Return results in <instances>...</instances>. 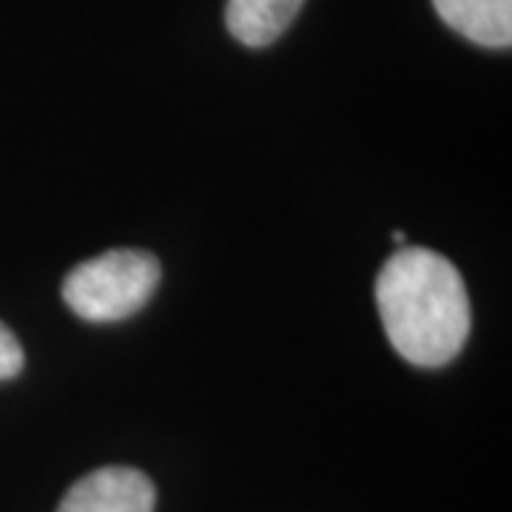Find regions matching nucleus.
Wrapping results in <instances>:
<instances>
[{
  "instance_id": "obj_1",
  "label": "nucleus",
  "mask_w": 512,
  "mask_h": 512,
  "mask_svg": "<svg viewBox=\"0 0 512 512\" xmlns=\"http://www.w3.org/2000/svg\"><path fill=\"white\" fill-rule=\"evenodd\" d=\"M376 305L393 350L416 367L453 362L470 336V296L447 256L404 245L376 279Z\"/></svg>"
},
{
  "instance_id": "obj_2",
  "label": "nucleus",
  "mask_w": 512,
  "mask_h": 512,
  "mask_svg": "<svg viewBox=\"0 0 512 512\" xmlns=\"http://www.w3.org/2000/svg\"><path fill=\"white\" fill-rule=\"evenodd\" d=\"M160 279L157 256L140 248H114L69 271L63 302L86 322H120L146 305Z\"/></svg>"
},
{
  "instance_id": "obj_3",
  "label": "nucleus",
  "mask_w": 512,
  "mask_h": 512,
  "mask_svg": "<svg viewBox=\"0 0 512 512\" xmlns=\"http://www.w3.org/2000/svg\"><path fill=\"white\" fill-rule=\"evenodd\" d=\"M157 490L134 467H103L63 495L57 512H154Z\"/></svg>"
},
{
  "instance_id": "obj_4",
  "label": "nucleus",
  "mask_w": 512,
  "mask_h": 512,
  "mask_svg": "<svg viewBox=\"0 0 512 512\" xmlns=\"http://www.w3.org/2000/svg\"><path fill=\"white\" fill-rule=\"evenodd\" d=\"M439 18L487 49H510L512 0H433Z\"/></svg>"
},
{
  "instance_id": "obj_5",
  "label": "nucleus",
  "mask_w": 512,
  "mask_h": 512,
  "mask_svg": "<svg viewBox=\"0 0 512 512\" xmlns=\"http://www.w3.org/2000/svg\"><path fill=\"white\" fill-rule=\"evenodd\" d=\"M305 0H228L225 26L245 46H271L293 18L299 15Z\"/></svg>"
},
{
  "instance_id": "obj_6",
  "label": "nucleus",
  "mask_w": 512,
  "mask_h": 512,
  "mask_svg": "<svg viewBox=\"0 0 512 512\" xmlns=\"http://www.w3.org/2000/svg\"><path fill=\"white\" fill-rule=\"evenodd\" d=\"M23 362H26V356H23L18 336L0 322V382L15 379L23 370Z\"/></svg>"
}]
</instances>
